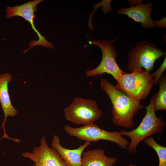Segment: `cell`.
<instances>
[{"instance_id": "1", "label": "cell", "mask_w": 166, "mask_h": 166, "mask_svg": "<svg viewBox=\"0 0 166 166\" xmlns=\"http://www.w3.org/2000/svg\"><path fill=\"white\" fill-rule=\"evenodd\" d=\"M101 86L111 102L113 123L124 128H132L135 125V116L143 108L140 101L132 99L123 90L106 79H101Z\"/></svg>"}, {"instance_id": "2", "label": "cell", "mask_w": 166, "mask_h": 166, "mask_svg": "<svg viewBox=\"0 0 166 166\" xmlns=\"http://www.w3.org/2000/svg\"><path fill=\"white\" fill-rule=\"evenodd\" d=\"M145 109L146 115L136 128L131 131L121 130L120 131L122 136H128L130 139L127 148L129 153L136 152L139 144L146 138L164 132L165 122L162 117H157L156 114L153 106V95Z\"/></svg>"}, {"instance_id": "3", "label": "cell", "mask_w": 166, "mask_h": 166, "mask_svg": "<svg viewBox=\"0 0 166 166\" xmlns=\"http://www.w3.org/2000/svg\"><path fill=\"white\" fill-rule=\"evenodd\" d=\"M117 39L116 38L110 40H95L89 38L90 44L100 48L102 58L100 63L97 67L86 71L85 75L87 77L101 76L107 73L112 75L116 80L117 86H120L122 74L124 72L119 67L116 60L117 53L113 44Z\"/></svg>"}, {"instance_id": "4", "label": "cell", "mask_w": 166, "mask_h": 166, "mask_svg": "<svg viewBox=\"0 0 166 166\" xmlns=\"http://www.w3.org/2000/svg\"><path fill=\"white\" fill-rule=\"evenodd\" d=\"M64 129L69 135L85 141L108 140L117 144L122 149L127 148L129 144V141L122 136L120 131H108L101 129L94 123L77 128L66 124L64 126Z\"/></svg>"}, {"instance_id": "5", "label": "cell", "mask_w": 166, "mask_h": 166, "mask_svg": "<svg viewBox=\"0 0 166 166\" xmlns=\"http://www.w3.org/2000/svg\"><path fill=\"white\" fill-rule=\"evenodd\" d=\"M65 118L68 121L83 125L93 123L102 114L97 102L94 100L76 97L64 110Z\"/></svg>"}, {"instance_id": "6", "label": "cell", "mask_w": 166, "mask_h": 166, "mask_svg": "<svg viewBox=\"0 0 166 166\" xmlns=\"http://www.w3.org/2000/svg\"><path fill=\"white\" fill-rule=\"evenodd\" d=\"M153 85L154 79L149 72L140 68L130 73L124 72L118 87L132 99L140 101L148 97Z\"/></svg>"}, {"instance_id": "7", "label": "cell", "mask_w": 166, "mask_h": 166, "mask_svg": "<svg viewBox=\"0 0 166 166\" xmlns=\"http://www.w3.org/2000/svg\"><path fill=\"white\" fill-rule=\"evenodd\" d=\"M164 53L157 48L155 44L145 41L137 43L129 52L127 69L130 73L144 68L150 72L153 69L156 61L163 57Z\"/></svg>"}, {"instance_id": "8", "label": "cell", "mask_w": 166, "mask_h": 166, "mask_svg": "<svg viewBox=\"0 0 166 166\" xmlns=\"http://www.w3.org/2000/svg\"><path fill=\"white\" fill-rule=\"evenodd\" d=\"M42 1V0H34L20 5L13 7L8 6L5 9L6 16L7 18H10L16 16L23 18L30 23L32 28L38 36V40L31 41L29 43V49L25 50V52L33 47L37 45L42 46L47 48L54 49L51 42H48L45 37L41 34L34 24V19L36 16L34 14L37 10V6Z\"/></svg>"}, {"instance_id": "9", "label": "cell", "mask_w": 166, "mask_h": 166, "mask_svg": "<svg viewBox=\"0 0 166 166\" xmlns=\"http://www.w3.org/2000/svg\"><path fill=\"white\" fill-rule=\"evenodd\" d=\"M40 144L31 152H23L22 156L34 162V166H66L57 150L48 146L45 136L41 139Z\"/></svg>"}, {"instance_id": "10", "label": "cell", "mask_w": 166, "mask_h": 166, "mask_svg": "<svg viewBox=\"0 0 166 166\" xmlns=\"http://www.w3.org/2000/svg\"><path fill=\"white\" fill-rule=\"evenodd\" d=\"M128 2L133 5L129 7L119 9L117 12L118 14L126 15L134 22L141 23L144 29L154 26V21L151 17L153 9L152 3L149 2L144 4L141 0Z\"/></svg>"}, {"instance_id": "11", "label": "cell", "mask_w": 166, "mask_h": 166, "mask_svg": "<svg viewBox=\"0 0 166 166\" xmlns=\"http://www.w3.org/2000/svg\"><path fill=\"white\" fill-rule=\"evenodd\" d=\"M12 79V76L9 73L0 74V104L4 115V120L1 126L3 130L4 134L0 140L3 138L10 140L12 139L6 132L5 123L8 116L14 117L18 114L17 110L12 104L8 91V84Z\"/></svg>"}, {"instance_id": "12", "label": "cell", "mask_w": 166, "mask_h": 166, "mask_svg": "<svg viewBox=\"0 0 166 166\" xmlns=\"http://www.w3.org/2000/svg\"><path fill=\"white\" fill-rule=\"evenodd\" d=\"M91 144V142L85 141L75 149H69L60 144V139L57 135L53 136L51 146L57 151L66 166H81V159L85 149Z\"/></svg>"}, {"instance_id": "13", "label": "cell", "mask_w": 166, "mask_h": 166, "mask_svg": "<svg viewBox=\"0 0 166 166\" xmlns=\"http://www.w3.org/2000/svg\"><path fill=\"white\" fill-rule=\"evenodd\" d=\"M115 157L106 156L102 148L95 149L83 152L81 166H112L117 162Z\"/></svg>"}, {"instance_id": "14", "label": "cell", "mask_w": 166, "mask_h": 166, "mask_svg": "<svg viewBox=\"0 0 166 166\" xmlns=\"http://www.w3.org/2000/svg\"><path fill=\"white\" fill-rule=\"evenodd\" d=\"M159 90L153 95V106L155 111L166 110V77L162 75L158 83Z\"/></svg>"}, {"instance_id": "15", "label": "cell", "mask_w": 166, "mask_h": 166, "mask_svg": "<svg viewBox=\"0 0 166 166\" xmlns=\"http://www.w3.org/2000/svg\"><path fill=\"white\" fill-rule=\"evenodd\" d=\"M144 140V142L152 148L156 153L159 160L158 166H166V147L158 144L151 136L147 137Z\"/></svg>"}, {"instance_id": "16", "label": "cell", "mask_w": 166, "mask_h": 166, "mask_svg": "<svg viewBox=\"0 0 166 166\" xmlns=\"http://www.w3.org/2000/svg\"><path fill=\"white\" fill-rule=\"evenodd\" d=\"M166 69V55L165 53V57L161 65L156 70L151 74L152 77L155 78L154 79V85H157L158 84L162 73Z\"/></svg>"}, {"instance_id": "17", "label": "cell", "mask_w": 166, "mask_h": 166, "mask_svg": "<svg viewBox=\"0 0 166 166\" xmlns=\"http://www.w3.org/2000/svg\"><path fill=\"white\" fill-rule=\"evenodd\" d=\"M166 17L162 18L160 20L154 21L153 25L158 28H163L166 27Z\"/></svg>"}, {"instance_id": "18", "label": "cell", "mask_w": 166, "mask_h": 166, "mask_svg": "<svg viewBox=\"0 0 166 166\" xmlns=\"http://www.w3.org/2000/svg\"><path fill=\"white\" fill-rule=\"evenodd\" d=\"M128 166H136V165H135L134 164H129Z\"/></svg>"}]
</instances>
